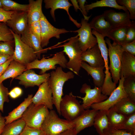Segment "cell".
Here are the masks:
<instances>
[{
    "label": "cell",
    "instance_id": "f35d334b",
    "mask_svg": "<svg viewBox=\"0 0 135 135\" xmlns=\"http://www.w3.org/2000/svg\"><path fill=\"white\" fill-rule=\"evenodd\" d=\"M119 5L125 7L128 12L130 20L135 19V0H117Z\"/></svg>",
    "mask_w": 135,
    "mask_h": 135
},
{
    "label": "cell",
    "instance_id": "ab89813d",
    "mask_svg": "<svg viewBox=\"0 0 135 135\" xmlns=\"http://www.w3.org/2000/svg\"><path fill=\"white\" fill-rule=\"evenodd\" d=\"M14 42H0V54L12 56L14 49L13 46Z\"/></svg>",
    "mask_w": 135,
    "mask_h": 135
},
{
    "label": "cell",
    "instance_id": "7bdbcfd3",
    "mask_svg": "<svg viewBox=\"0 0 135 135\" xmlns=\"http://www.w3.org/2000/svg\"><path fill=\"white\" fill-rule=\"evenodd\" d=\"M28 27L31 32L40 42L41 27L40 21L32 23L28 25Z\"/></svg>",
    "mask_w": 135,
    "mask_h": 135
},
{
    "label": "cell",
    "instance_id": "836d02e7",
    "mask_svg": "<svg viewBox=\"0 0 135 135\" xmlns=\"http://www.w3.org/2000/svg\"><path fill=\"white\" fill-rule=\"evenodd\" d=\"M3 6V9L7 11L17 12L28 11L29 5L28 4H22L11 0H0Z\"/></svg>",
    "mask_w": 135,
    "mask_h": 135
},
{
    "label": "cell",
    "instance_id": "681fc988",
    "mask_svg": "<svg viewBox=\"0 0 135 135\" xmlns=\"http://www.w3.org/2000/svg\"><path fill=\"white\" fill-rule=\"evenodd\" d=\"M79 8L82 12L83 15L84 17V19L85 20L88 21L89 18L91 15L88 16V13L86 12L85 8V4L86 2V0H77Z\"/></svg>",
    "mask_w": 135,
    "mask_h": 135
},
{
    "label": "cell",
    "instance_id": "1f68e13d",
    "mask_svg": "<svg viewBox=\"0 0 135 135\" xmlns=\"http://www.w3.org/2000/svg\"><path fill=\"white\" fill-rule=\"evenodd\" d=\"M92 34L95 36L97 39V44L104 60V67L105 68L104 72H109L108 50L104 38V37L102 34L93 30H92Z\"/></svg>",
    "mask_w": 135,
    "mask_h": 135
},
{
    "label": "cell",
    "instance_id": "8fae6325",
    "mask_svg": "<svg viewBox=\"0 0 135 135\" xmlns=\"http://www.w3.org/2000/svg\"><path fill=\"white\" fill-rule=\"evenodd\" d=\"M80 23L81 26L79 29L71 32L78 33L79 44L83 52L97 44V40L92 34V29L88 21L82 18Z\"/></svg>",
    "mask_w": 135,
    "mask_h": 135
},
{
    "label": "cell",
    "instance_id": "ac0fdd59",
    "mask_svg": "<svg viewBox=\"0 0 135 135\" xmlns=\"http://www.w3.org/2000/svg\"><path fill=\"white\" fill-rule=\"evenodd\" d=\"M98 111L93 109L84 110L72 121L73 128L77 134L84 129L93 125L94 117Z\"/></svg>",
    "mask_w": 135,
    "mask_h": 135
},
{
    "label": "cell",
    "instance_id": "f907efd6",
    "mask_svg": "<svg viewBox=\"0 0 135 135\" xmlns=\"http://www.w3.org/2000/svg\"><path fill=\"white\" fill-rule=\"evenodd\" d=\"M13 60V59L12 57L11 58L7 61L4 64L0 65V77L4 73L11 61Z\"/></svg>",
    "mask_w": 135,
    "mask_h": 135
},
{
    "label": "cell",
    "instance_id": "9f6ffc18",
    "mask_svg": "<svg viewBox=\"0 0 135 135\" xmlns=\"http://www.w3.org/2000/svg\"><path fill=\"white\" fill-rule=\"evenodd\" d=\"M0 8L3 9V6L0 0Z\"/></svg>",
    "mask_w": 135,
    "mask_h": 135
},
{
    "label": "cell",
    "instance_id": "603a6c76",
    "mask_svg": "<svg viewBox=\"0 0 135 135\" xmlns=\"http://www.w3.org/2000/svg\"><path fill=\"white\" fill-rule=\"evenodd\" d=\"M81 68L85 70L88 74L92 77L95 86L98 88L101 87L105 77V74L104 71V67H92L86 62L82 61Z\"/></svg>",
    "mask_w": 135,
    "mask_h": 135
},
{
    "label": "cell",
    "instance_id": "bcb514c9",
    "mask_svg": "<svg viewBox=\"0 0 135 135\" xmlns=\"http://www.w3.org/2000/svg\"><path fill=\"white\" fill-rule=\"evenodd\" d=\"M15 12L7 11L0 8V22L6 23L10 19Z\"/></svg>",
    "mask_w": 135,
    "mask_h": 135
},
{
    "label": "cell",
    "instance_id": "484cf974",
    "mask_svg": "<svg viewBox=\"0 0 135 135\" xmlns=\"http://www.w3.org/2000/svg\"><path fill=\"white\" fill-rule=\"evenodd\" d=\"M89 24L92 29L101 34L104 37L112 28L102 14L93 18Z\"/></svg>",
    "mask_w": 135,
    "mask_h": 135
},
{
    "label": "cell",
    "instance_id": "8d00e7d4",
    "mask_svg": "<svg viewBox=\"0 0 135 135\" xmlns=\"http://www.w3.org/2000/svg\"><path fill=\"white\" fill-rule=\"evenodd\" d=\"M14 42L11 30L6 23H0V42Z\"/></svg>",
    "mask_w": 135,
    "mask_h": 135
},
{
    "label": "cell",
    "instance_id": "ee69618b",
    "mask_svg": "<svg viewBox=\"0 0 135 135\" xmlns=\"http://www.w3.org/2000/svg\"><path fill=\"white\" fill-rule=\"evenodd\" d=\"M20 135H44L41 128H32L26 126Z\"/></svg>",
    "mask_w": 135,
    "mask_h": 135
},
{
    "label": "cell",
    "instance_id": "4316f807",
    "mask_svg": "<svg viewBox=\"0 0 135 135\" xmlns=\"http://www.w3.org/2000/svg\"><path fill=\"white\" fill-rule=\"evenodd\" d=\"M108 110H98L94 117L93 125L99 134H102L104 130L109 128L107 116Z\"/></svg>",
    "mask_w": 135,
    "mask_h": 135
},
{
    "label": "cell",
    "instance_id": "d6986e66",
    "mask_svg": "<svg viewBox=\"0 0 135 135\" xmlns=\"http://www.w3.org/2000/svg\"><path fill=\"white\" fill-rule=\"evenodd\" d=\"M45 8L46 9H50V14L54 20L56 21L54 13L55 10L58 9L65 10L66 12L69 19L72 21L77 27L80 28V23L73 18L70 14L69 10L70 7L72 5L68 0H44Z\"/></svg>",
    "mask_w": 135,
    "mask_h": 135
},
{
    "label": "cell",
    "instance_id": "e0dca14e",
    "mask_svg": "<svg viewBox=\"0 0 135 135\" xmlns=\"http://www.w3.org/2000/svg\"><path fill=\"white\" fill-rule=\"evenodd\" d=\"M81 60L82 61L88 63L92 67L105 68L104 60L97 44L82 52Z\"/></svg>",
    "mask_w": 135,
    "mask_h": 135
},
{
    "label": "cell",
    "instance_id": "f6af8a7d",
    "mask_svg": "<svg viewBox=\"0 0 135 135\" xmlns=\"http://www.w3.org/2000/svg\"><path fill=\"white\" fill-rule=\"evenodd\" d=\"M98 135H133L130 133L124 130L110 128L104 130L103 134Z\"/></svg>",
    "mask_w": 135,
    "mask_h": 135
},
{
    "label": "cell",
    "instance_id": "44dd1931",
    "mask_svg": "<svg viewBox=\"0 0 135 135\" xmlns=\"http://www.w3.org/2000/svg\"><path fill=\"white\" fill-rule=\"evenodd\" d=\"M22 42L33 49L38 59H40L41 54L47 52V49H43L41 46L40 42L31 32L28 26L20 36Z\"/></svg>",
    "mask_w": 135,
    "mask_h": 135
},
{
    "label": "cell",
    "instance_id": "9a60e30c",
    "mask_svg": "<svg viewBox=\"0 0 135 135\" xmlns=\"http://www.w3.org/2000/svg\"><path fill=\"white\" fill-rule=\"evenodd\" d=\"M102 14L112 28L128 26L132 22L128 11L124 12H117L114 10L110 9L104 11Z\"/></svg>",
    "mask_w": 135,
    "mask_h": 135
},
{
    "label": "cell",
    "instance_id": "e575fe53",
    "mask_svg": "<svg viewBox=\"0 0 135 135\" xmlns=\"http://www.w3.org/2000/svg\"><path fill=\"white\" fill-rule=\"evenodd\" d=\"M104 73L105 78L101 90L102 94L108 96L116 88V84L112 80L111 73L110 72H104Z\"/></svg>",
    "mask_w": 135,
    "mask_h": 135
},
{
    "label": "cell",
    "instance_id": "6da1fadb",
    "mask_svg": "<svg viewBox=\"0 0 135 135\" xmlns=\"http://www.w3.org/2000/svg\"><path fill=\"white\" fill-rule=\"evenodd\" d=\"M50 74L48 81L52 92L53 104L58 114L60 116V105L64 95L63 86L66 82L74 78V74L70 71L65 72L62 67L58 66L54 70L51 72Z\"/></svg>",
    "mask_w": 135,
    "mask_h": 135
},
{
    "label": "cell",
    "instance_id": "4fadbf2b",
    "mask_svg": "<svg viewBox=\"0 0 135 135\" xmlns=\"http://www.w3.org/2000/svg\"><path fill=\"white\" fill-rule=\"evenodd\" d=\"M50 73H45L42 74H37L32 69L26 70L14 78L19 80V84L26 88L39 86L49 80Z\"/></svg>",
    "mask_w": 135,
    "mask_h": 135
},
{
    "label": "cell",
    "instance_id": "f546056e",
    "mask_svg": "<svg viewBox=\"0 0 135 135\" xmlns=\"http://www.w3.org/2000/svg\"><path fill=\"white\" fill-rule=\"evenodd\" d=\"M129 25L112 28L104 36L108 37L113 42L121 46L125 43L126 32Z\"/></svg>",
    "mask_w": 135,
    "mask_h": 135
},
{
    "label": "cell",
    "instance_id": "d590c367",
    "mask_svg": "<svg viewBox=\"0 0 135 135\" xmlns=\"http://www.w3.org/2000/svg\"><path fill=\"white\" fill-rule=\"evenodd\" d=\"M123 86L128 97L135 102V76L124 78Z\"/></svg>",
    "mask_w": 135,
    "mask_h": 135
},
{
    "label": "cell",
    "instance_id": "9c48e42d",
    "mask_svg": "<svg viewBox=\"0 0 135 135\" xmlns=\"http://www.w3.org/2000/svg\"><path fill=\"white\" fill-rule=\"evenodd\" d=\"M80 92L85 94V96L83 97L76 96L82 100V105L85 110L89 109L92 104L101 102L108 97L102 94L101 88L95 86L94 88L92 89L90 86L86 83L82 85Z\"/></svg>",
    "mask_w": 135,
    "mask_h": 135
},
{
    "label": "cell",
    "instance_id": "74e56055",
    "mask_svg": "<svg viewBox=\"0 0 135 135\" xmlns=\"http://www.w3.org/2000/svg\"><path fill=\"white\" fill-rule=\"evenodd\" d=\"M119 130H126L135 135V112L128 116Z\"/></svg>",
    "mask_w": 135,
    "mask_h": 135
},
{
    "label": "cell",
    "instance_id": "d6a6232c",
    "mask_svg": "<svg viewBox=\"0 0 135 135\" xmlns=\"http://www.w3.org/2000/svg\"><path fill=\"white\" fill-rule=\"evenodd\" d=\"M104 7L112 8L119 10H122L124 12L128 11L125 7L118 4L116 0H96V2L85 5V8L87 12L89 10L94 8Z\"/></svg>",
    "mask_w": 135,
    "mask_h": 135
},
{
    "label": "cell",
    "instance_id": "f5cc1de1",
    "mask_svg": "<svg viewBox=\"0 0 135 135\" xmlns=\"http://www.w3.org/2000/svg\"><path fill=\"white\" fill-rule=\"evenodd\" d=\"M12 57L8 55L0 54V65L4 64Z\"/></svg>",
    "mask_w": 135,
    "mask_h": 135
},
{
    "label": "cell",
    "instance_id": "7402d4cb",
    "mask_svg": "<svg viewBox=\"0 0 135 135\" xmlns=\"http://www.w3.org/2000/svg\"><path fill=\"white\" fill-rule=\"evenodd\" d=\"M33 96L32 94H28L19 105L9 112L8 115L4 117L6 124L21 118L27 108L32 103Z\"/></svg>",
    "mask_w": 135,
    "mask_h": 135
},
{
    "label": "cell",
    "instance_id": "6f0895ef",
    "mask_svg": "<svg viewBox=\"0 0 135 135\" xmlns=\"http://www.w3.org/2000/svg\"><path fill=\"white\" fill-rule=\"evenodd\" d=\"M1 23V22H0V23Z\"/></svg>",
    "mask_w": 135,
    "mask_h": 135
},
{
    "label": "cell",
    "instance_id": "7c38bea8",
    "mask_svg": "<svg viewBox=\"0 0 135 135\" xmlns=\"http://www.w3.org/2000/svg\"><path fill=\"white\" fill-rule=\"evenodd\" d=\"M124 78L122 77L119 81L118 85L109 97L104 101L97 104H92L91 108L92 109L98 110H108L122 98L128 97L123 87Z\"/></svg>",
    "mask_w": 135,
    "mask_h": 135
},
{
    "label": "cell",
    "instance_id": "60d3db41",
    "mask_svg": "<svg viewBox=\"0 0 135 135\" xmlns=\"http://www.w3.org/2000/svg\"><path fill=\"white\" fill-rule=\"evenodd\" d=\"M9 91L8 88L4 86L2 83H0V111L4 112V105L5 102H9Z\"/></svg>",
    "mask_w": 135,
    "mask_h": 135
},
{
    "label": "cell",
    "instance_id": "cb8c5ba5",
    "mask_svg": "<svg viewBox=\"0 0 135 135\" xmlns=\"http://www.w3.org/2000/svg\"><path fill=\"white\" fill-rule=\"evenodd\" d=\"M28 8L27 12L28 25L40 21L43 14L42 9V0H29Z\"/></svg>",
    "mask_w": 135,
    "mask_h": 135
},
{
    "label": "cell",
    "instance_id": "277c9868",
    "mask_svg": "<svg viewBox=\"0 0 135 135\" xmlns=\"http://www.w3.org/2000/svg\"><path fill=\"white\" fill-rule=\"evenodd\" d=\"M68 61L62 51L57 52L52 58H43L39 60L37 58L32 62L26 65V70L33 69L40 70V74L46 73L48 70H55L58 64L62 68H66Z\"/></svg>",
    "mask_w": 135,
    "mask_h": 135
},
{
    "label": "cell",
    "instance_id": "ba28073f",
    "mask_svg": "<svg viewBox=\"0 0 135 135\" xmlns=\"http://www.w3.org/2000/svg\"><path fill=\"white\" fill-rule=\"evenodd\" d=\"M12 32L15 44L13 60L26 65L37 58L34 50L22 41L20 36Z\"/></svg>",
    "mask_w": 135,
    "mask_h": 135
},
{
    "label": "cell",
    "instance_id": "2e32d148",
    "mask_svg": "<svg viewBox=\"0 0 135 135\" xmlns=\"http://www.w3.org/2000/svg\"><path fill=\"white\" fill-rule=\"evenodd\" d=\"M6 23L13 32L21 36L28 26L27 12H15Z\"/></svg>",
    "mask_w": 135,
    "mask_h": 135
},
{
    "label": "cell",
    "instance_id": "7dc6e473",
    "mask_svg": "<svg viewBox=\"0 0 135 135\" xmlns=\"http://www.w3.org/2000/svg\"><path fill=\"white\" fill-rule=\"evenodd\" d=\"M121 46L124 51L135 56V40L130 42L125 43Z\"/></svg>",
    "mask_w": 135,
    "mask_h": 135
},
{
    "label": "cell",
    "instance_id": "f1b7e54d",
    "mask_svg": "<svg viewBox=\"0 0 135 135\" xmlns=\"http://www.w3.org/2000/svg\"><path fill=\"white\" fill-rule=\"evenodd\" d=\"M128 116L118 112L112 107L108 110L107 112L109 128L119 129Z\"/></svg>",
    "mask_w": 135,
    "mask_h": 135
},
{
    "label": "cell",
    "instance_id": "b9f144b4",
    "mask_svg": "<svg viewBox=\"0 0 135 135\" xmlns=\"http://www.w3.org/2000/svg\"><path fill=\"white\" fill-rule=\"evenodd\" d=\"M135 40V22L132 21L128 26L126 35L125 43Z\"/></svg>",
    "mask_w": 135,
    "mask_h": 135
},
{
    "label": "cell",
    "instance_id": "5bb4252c",
    "mask_svg": "<svg viewBox=\"0 0 135 135\" xmlns=\"http://www.w3.org/2000/svg\"><path fill=\"white\" fill-rule=\"evenodd\" d=\"M48 80L38 86V90L33 96L32 101L35 105H43L51 110L53 109L54 105L53 97Z\"/></svg>",
    "mask_w": 135,
    "mask_h": 135
},
{
    "label": "cell",
    "instance_id": "52a82bcc",
    "mask_svg": "<svg viewBox=\"0 0 135 135\" xmlns=\"http://www.w3.org/2000/svg\"><path fill=\"white\" fill-rule=\"evenodd\" d=\"M72 92L62 97L60 103L62 115L66 120L72 122L84 110Z\"/></svg>",
    "mask_w": 135,
    "mask_h": 135
},
{
    "label": "cell",
    "instance_id": "30bf717a",
    "mask_svg": "<svg viewBox=\"0 0 135 135\" xmlns=\"http://www.w3.org/2000/svg\"><path fill=\"white\" fill-rule=\"evenodd\" d=\"M40 22L41 27L40 44L43 48L48 45L52 38L55 37L59 39L60 34L70 32L64 28H58L53 26L44 14L40 20Z\"/></svg>",
    "mask_w": 135,
    "mask_h": 135
},
{
    "label": "cell",
    "instance_id": "db71d44e",
    "mask_svg": "<svg viewBox=\"0 0 135 135\" xmlns=\"http://www.w3.org/2000/svg\"><path fill=\"white\" fill-rule=\"evenodd\" d=\"M77 134L73 128L65 131L59 135H77Z\"/></svg>",
    "mask_w": 135,
    "mask_h": 135
},
{
    "label": "cell",
    "instance_id": "3957f363",
    "mask_svg": "<svg viewBox=\"0 0 135 135\" xmlns=\"http://www.w3.org/2000/svg\"><path fill=\"white\" fill-rule=\"evenodd\" d=\"M74 126L72 122L60 118L55 111L52 110L49 111L41 128L44 135H59Z\"/></svg>",
    "mask_w": 135,
    "mask_h": 135
},
{
    "label": "cell",
    "instance_id": "c3c4849f",
    "mask_svg": "<svg viewBox=\"0 0 135 135\" xmlns=\"http://www.w3.org/2000/svg\"><path fill=\"white\" fill-rule=\"evenodd\" d=\"M22 92L21 88L18 87H16L9 92L8 96L12 99H15L20 96Z\"/></svg>",
    "mask_w": 135,
    "mask_h": 135
},
{
    "label": "cell",
    "instance_id": "4dcf8cb0",
    "mask_svg": "<svg viewBox=\"0 0 135 135\" xmlns=\"http://www.w3.org/2000/svg\"><path fill=\"white\" fill-rule=\"evenodd\" d=\"M26 124L21 118L6 124L1 135H20Z\"/></svg>",
    "mask_w": 135,
    "mask_h": 135
},
{
    "label": "cell",
    "instance_id": "8992f818",
    "mask_svg": "<svg viewBox=\"0 0 135 135\" xmlns=\"http://www.w3.org/2000/svg\"><path fill=\"white\" fill-rule=\"evenodd\" d=\"M48 109L43 105H35L32 103L20 118L30 127L41 128L42 125L49 114Z\"/></svg>",
    "mask_w": 135,
    "mask_h": 135
},
{
    "label": "cell",
    "instance_id": "7a4b0ae2",
    "mask_svg": "<svg viewBox=\"0 0 135 135\" xmlns=\"http://www.w3.org/2000/svg\"><path fill=\"white\" fill-rule=\"evenodd\" d=\"M77 35L71 38L68 42L62 45V52L67 55L69 60L66 68L77 75H78L81 68L82 51L80 46Z\"/></svg>",
    "mask_w": 135,
    "mask_h": 135
},
{
    "label": "cell",
    "instance_id": "816d5d0a",
    "mask_svg": "<svg viewBox=\"0 0 135 135\" xmlns=\"http://www.w3.org/2000/svg\"><path fill=\"white\" fill-rule=\"evenodd\" d=\"M6 125L4 117L2 116L0 112V135H1Z\"/></svg>",
    "mask_w": 135,
    "mask_h": 135
},
{
    "label": "cell",
    "instance_id": "83f0119b",
    "mask_svg": "<svg viewBox=\"0 0 135 135\" xmlns=\"http://www.w3.org/2000/svg\"><path fill=\"white\" fill-rule=\"evenodd\" d=\"M112 107L118 112L127 116L135 112V102L128 97L122 98Z\"/></svg>",
    "mask_w": 135,
    "mask_h": 135
},
{
    "label": "cell",
    "instance_id": "d4e9b609",
    "mask_svg": "<svg viewBox=\"0 0 135 135\" xmlns=\"http://www.w3.org/2000/svg\"><path fill=\"white\" fill-rule=\"evenodd\" d=\"M26 70V65L13 60L0 77V83L8 78H14Z\"/></svg>",
    "mask_w": 135,
    "mask_h": 135
},
{
    "label": "cell",
    "instance_id": "ffe728a7",
    "mask_svg": "<svg viewBox=\"0 0 135 135\" xmlns=\"http://www.w3.org/2000/svg\"><path fill=\"white\" fill-rule=\"evenodd\" d=\"M132 76H135V57L124 51L121 61L120 78L122 77L126 78Z\"/></svg>",
    "mask_w": 135,
    "mask_h": 135
},
{
    "label": "cell",
    "instance_id": "5b68a950",
    "mask_svg": "<svg viewBox=\"0 0 135 135\" xmlns=\"http://www.w3.org/2000/svg\"><path fill=\"white\" fill-rule=\"evenodd\" d=\"M105 40L108 46V56L110 62L109 70L113 82L117 84L120 79L121 61L124 51L120 45L114 42L112 43L109 38H106Z\"/></svg>",
    "mask_w": 135,
    "mask_h": 135
},
{
    "label": "cell",
    "instance_id": "11a10c76",
    "mask_svg": "<svg viewBox=\"0 0 135 135\" xmlns=\"http://www.w3.org/2000/svg\"><path fill=\"white\" fill-rule=\"evenodd\" d=\"M72 3V5L73 6L76 12L78 10H80L83 15V13L82 11L79 8L78 3L77 0H70Z\"/></svg>",
    "mask_w": 135,
    "mask_h": 135
}]
</instances>
